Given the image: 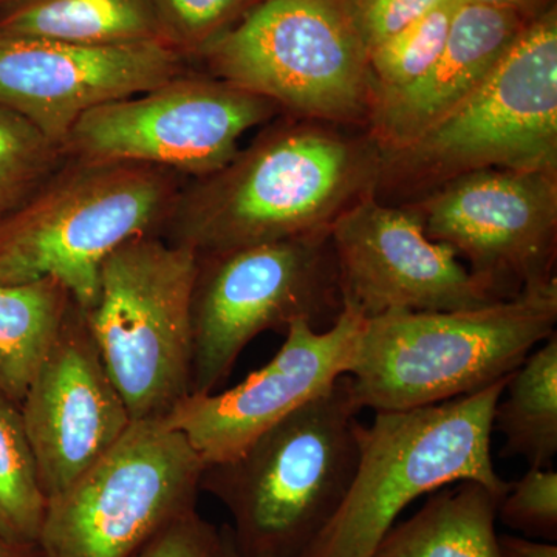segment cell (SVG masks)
I'll list each match as a JSON object with an SVG mask.
<instances>
[{
  "label": "cell",
  "mask_w": 557,
  "mask_h": 557,
  "mask_svg": "<svg viewBox=\"0 0 557 557\" xmlns=\"http://www.w3.org/2000/svg\"><path fill=\"white\" fill-rule=\"evenodd\" d=\"M20 410L47 500L97 465L134 423L78 304Z\"/></svg>",
  "instance_id": "obj_16"
},
{
  "label": "cell",
  "mask_w": 557,
  "mask_h": 557,
  "mask_svg": "<svg viewBox=\"0 0 557 557\" xmlns=\"http://www.w3.org/2000/svg\"><path fill=\"white\" fill-rule=\"evenodd\" d=\"M557 324V281L458 311L366 319L348 370L359 408L398 412L475 394L505 379Z\"/></svg>",
  "instance_id": "obj_3"
},
{
  "label": "cell",
  "mask_w": 557,
  "mask_h": 557,
  "mask_svg": "<svg viewBox=\"0 0 557 557\" xmlns=\"http://www.w3.org/2000/svg\"><path fill=\"white\" fill-rule=\"evenodd\" d=\"M443 0H355L369 51L398 35Z\"/></svg>",
  "instance_id": "obj_28"
},
{
  "label": "cell",
  "mask_w": 557,
  "mask_h": 557,
  "mask_svg": "<svg viewBox=\"0 0 557 557\" xmlns=\"http://www.w3.org/2000/svg\"><path fill=\"white\" fill-rule=\"evenodd\" d=\"M381 152L375 197L388 205L469 172H557V7L528 22L485 83L445 119Z\"/></svg>",
  "instance_id": "obj_4"
},
{
  "label": "cell",
  "mask_w": 557,
  "mask_h": 557,
  "mask_svg": "<svg viewBox=\"0 0 557 557\" xmlns=\"http://www.w3.org/2000/svg\"><path fill=\"white\" fill-rule=\"evenodd\" d=\"M164 39L186 60L239 24L260 0H152Z\"/></svg>",
  "instance_id": "obj_25"
},
{
  "label": "cell",
  "mask_w": 557,
  "mask_h": 557,
  "mask_svg": "<svg viewBox=\"0 0 557 557\" xmlns=\"http://www.w3.org/2000/svg\"><path fill=\"white\" fill-rule=\"evenodd\" d=\"M197 60L296 119L368 127L375 87L355 0H260Z\"/></svg>",
  "instance_id": "obj_7"
},
{
  "label": "cell",
  "mask_w": 557,
  "mask_h": 557,
  "mask_svg": "<svg viewBox=\"0 0 557 557\" xmlns=\"http://www.w3.org/2000/svg\"><path fill=\"white\" fill-rule=\"evenodd\" d=\"M497 519L533 541H557V472L553 468H530L509 485L500 500Z\"/></svg>",
  "instance_id": "obj_26"
},
{
  "label": "cell",
  "mask_w": 557,
  "mask_h": 557,
  "mask_svg": "<svg viewBox=\"0 0 557 557\" xmlns=\"http://www.w3.org/2000/svg\"><path fill=\"white\" fill-rule=\"evenodd\" d=\"M205 463L161 420L134 421L124 437L47 504L40 557H132L194 511Z\"/></svg>",
  "instance_id": "obj_10"
},
{
  "label": "cell",
  "mask_w": 557,
  "mask_h": 557,
  "mask_svg": "<svg viewBox=\"0 0 557 557\" xmlns=\"http://www.w3.org/2000/svg\"><path fill=\"white\" fill-rule=\"evenodd\" d=\"M218 545L219 528L194 509L161 530L132 557H215Z\"/></svg>",
  "instance_id": "obj_27"
},
{
  "label": "cell",
  "mask_w": 557,
  "mask_h": 557,
  "mask_svg": "<svg viewBox=\"0 0 557 557\" xmlns=\"http://www.w3.org/2000/svg\"><path fill=\"white\" fill-rule=\"evenodd\" d=\"M343 307L366 319L391 311L478 309L497 299L461 265L456 249L432 240L420 214L375 194L330 228Z\"/></svg>",
  "instance_id": "obj_13"
},
{
  "label": "cell",
  "mask_w": 557,
  "mask_h": 557,
  "mask_svg": "<svg viewBox=\"0 0 557 557\" xmlns=\"http://www.w3.org/2000/svg\"><path fill=\"white\" fill-rule=\"evenodd\" d=\"M343 311L330 230L199 255L193 300L190 395L218 392L263 332L298 319L317 330Z\"/></svg>",
  "instance_id": "obj_9"
},
{
  "label": "cell",
  "mask_w": 557,
  "mask_h": 557,
  "mask_svg": "<svg viewBox=\"0 0 557 557\" xmlns=\"http://www.w3.org/2000/svg\"><path fill=\"white\" fill-rule=\"evenodd\" d=\"M186 72L188 60L166 40L86 46L0 33V104L61 150L84 113Z\"/></svg>",
  "instance_id": "obj_15"
},
{
  "label": "cell",
  "mask_w": 557,
  "mask_h": 557,
  "mask_svg": "<svg viewBox=\"0 0 557 557\" xmlns=\"http://www.w3.org/2000/svg\"><path fill=\"white\" fill-rule=\"evenodd\" d=\"M0 557H40L38 545H22L0 537Z\"/></svg>",
  "instance_id": "obj_31"
},
{
  "label": "cell",
  "mask_w": 557,
  "mask_h": 557,
  "mask_svg": "<svg viewBox=\"0 0 557 557\" xmlns=\"http://www.w3.org/2000/svg\"><path fill=\"white\" fill-rule=\"evenodd\" d=\"M0 33L86 46L166 40L152 0H9Z\"/></svg>",
  "instance_id": "obj_19"
},
{
  "label": "cell",
  "mask_w": 557,
  "mask_h": 557,
  "mask_svg": "<svg viewBox=\"0 0 557 557\" xmlns=\"http://www.w3.org/2000/svg\"><path fill=\"white\" fill-rule=\"evenodd\" d=\"M500 557H557V545L553 542L502 534L498 536Z\"/></svg>",
  "instance_id": "obj_29"
},
{
  "label": "cell",
  "mask_w": 557,
  "mask_h": 557,
  "mask_svg": "<svg viewBox=\"0 0 557 557\" xmlns=\"http://www.w3.org/2000/svg\"><path fill=\"white\" fill-rule=\"evenodd\" d=\"M467 2L516 11V13L522 14L528 20H533V17L548 10L549 7L556 5V0H467Z\"/></svg>",
  "instance_id": "obj_30"
},
{
  "label": "cell",
  "mask_w": 557,
  "mask_h": 557,
  "mask_svg": "<svg viewBox=\"0 0 557 557\" xmlns=\"http://www.w3.org/2000/svg\"><path fill=\"white\" fill-rule=\"evenodd\" d=\"M350 376L263 432L240 456L205 467L200 491L228 509L244 557H299L338 511L359 460Z\"/></svg>",
  "instance_id": "obj_2"
},
{
  "label": "cell",
  "mask_w": 557,
  "mask_h": 557,
  "mask_svg": "<svg viewBox=\"0 0 557 557\" xmlns=\"http://www.w3.org/2000/svg\"><path fill=\"white\" fill-rule=\"evenodd\" d=\"M405 205L497 300L557 281V172H469Z\"/></svg>",
  "instance_id": "obj_12"
},
{
  "label": "cell",
  "mask_w": 557,
  "mask_h": 557,
  "mask_svg": "<svg viewBox=\"0 0 557 557\" xmlns=\"http://www.w3.org/2000/svg\"><path fill=\"white\" fill-rule=\"evenodd\" d=\"M281 112L267 98L189 70L84 113L62 152L67 160L150 164L196 180L222 170L245 132Z\"/></svg>",
  "instance_id": "obj_11"
},
{
  "label": "cell",
  "mask_w": 557,
  "mask_h": 557,
  "mask_svg": "<svg viewBox=\"0 0 557 557\" xmlns=\"http://www.w3.org/2000/svg\"><path fill=\"white\" fill-rule=\"evenodd\" d=\"M364 321L348 307L325 330L298 319L269 364L228 391L189 395L161 421L188 440L205 467L233 460L347 375Z\"/></svg>",
  "instance_id": "obj_14"
},
{
  "label": "cell",
  "mask_w": 557,
  "mask_h": 557,
  "mask_svg": "<svg viewBox=\"0 0 557 557\" xmlns=\"http://www.w3.org/2000/svg\"><path fill=\"white\" fill-rule=\"evenodd\" d=\"M460 2L443 0L405 30L369 51L375 100L406 89L426 75L448 42Z\"/></svg>",
  "instance_id": "obj_23"
},
{
  "label": "cell",
  "mask_w": 557,
  "mask_h": 557,
  "mask_svg": "<svg viewBox=\"0 0 557 557\" xmlns=\"http://www.w3.org/2000/svg\"><path fill=\"white\" fill-rule=\"evenodd\" d=\"M321 121L267 127L222 170L183 186L160 236L197 255L327 231L375 194L383 152L368 131Z\"/></svg>",
  "instance_id": "obj_1"
},
{
  "label": "cell",
  "mask_w": 557,
  "mask_h": 557,
  "mask_svg": "<svg viewBox=\"0 0 557 557\" xmlns=\"http://www.w3.org/2000/svg\"><path fill=\"white\" fill-rule=\"evenodd\" d=\"M182 189V175L163 168L65 159L0 219V284L53 277L90 310L104 259L134 237L161 234Z\"/></svg>",
  "instance_id": "obj_5"
},
{
  "label": "cell",
  "mask_w": 557,
  "mask_h": 557,
  "mask_svg": "<svg viewBox=\"0 0 557 557\" xmlns=\"http://www.w3.org/2000/svg\"><path fill=\"white\" fill-rule=\"evenodd\" d=\"M215 557H244L237 552L236 545H234L230 525L219 528V545Z\"/></svg>",
  "instance_id": "obj_32"
},
{
  "label": "cell",
  "mask_w": 557,
  "mask_h": 557,
  "mask_svg": "<svg viewBox=\"0 0 557 557\" xmlns=\"http://www.w3.org/2000/svg\"><path fill=\"white\" fill-rule=\"evenodd\" d=\"M493 431L504 435L500 456L530 468H552L557 456V333L509 376L494 409Z\"/></svg>",
  "instance_id": "obj_21"
},
{
  "label": "cell",
  "mask_w": 557,
  "mask_h": 557,
  "mask_svg": "<svg viewBox=\"0 0 557 557\" xmlns=\"http://www.w3.org/2000/svg\"><path fill=\"white\" fill-rule=\"evenodd\" d=\"M7 2H9V0H0V7H2L3 3H7Z\"/></svg>",
  "instance_id": "obj_33"
},
{
  "label": "cell",
  "mask_w": 557,
  "mask_h": 557,
  "mask_svg": "<svg viewBox=\"0 0 557 557\" xmlns=\"http://www.w3.org/2000/svg\"><path fill=\"white\" fill-rule=\"evenodd\" d=\"M199 255L160 234L110 252L84 311L132 420H163L190 395V300Z\"/></svg>",
  "instance_id": "obj_8"
},
{
  "label": "cell",
  "mask_w": 557,
  "mask_h": 557,
  "mask_svg": "<svg viewBox=\"0 0 557 557\" xmlns=\"http://www.w3.org/2000/svg\"><path fill=\"white\" fill-rule=\"evenodd\" d=\"M530 21L516 11L461 0L448 42L426 75L373 102L366 127L370 137L383 150L420 137L485 83Z\"/></svg>",
  "instance_id": "obj_17"
},
{
  "label": "cell",
  "mask_w": 557,
  "mask_h": 557,
  "mask_svg": "<svg viewBox=\"0 0 557 557\" xmlns=\"http://www.w3.org/2000/svg\"><path fill=\"white\" fill-rule=\"evenodd\" d=\"M64 161L38 127L0 104V219L30 199Z\"/></svg>",
  "instance_id": "obj_24"
},
{
  "label": "cell",
  "mask_w": 557,
  "mask_h": 557,
  "mask_svg": "<svg viewBox=\"0 0 557 557\" xmlns=\"http://www.w3.org/2000/svg\"><path fill=\"white\" fill-rule=\"evenodd\" d=\"M47 504L20 406L0 394V537L38 545Z\"/></svg>",
  "instance_id": "obj_22"
},
{
  "label": "cell",
  "mask_w": 557,
  "mask_h": 557,
  "mask_svg": "<svg viewBox=\"0 0 557 557\" xmlns=\"http://www.w3.org/2000/svg\"><path fill=\"white\" fill-rule=\"evenodd\" d=\"M502 498L475 480L434 491L412 518L387 531L372 557H500Z\"/></svg>",
  "instance_id": "obj_18"
},
{
  "label": "cell",
  "mask_w": 557,
  "mask_h": 557,
  "mask_svg": "<svg viewBox=\"0 0 557 557\" xmlns=\"http://www.w3.org/2000/svg\"><path fill=\"white\" fill-rule=\"evenodd\" d=\"M509 376L426 408L376 412L359 429V460L343 504L299 557H372L412 502L475 480L502 497L491 457L493 417Z\"/></svg>",
  "instance_id": "obj_6"
},
{
  "label": "cell",
  "mask_w": 557,
  "mask_h": 557,
  "mask_svg": "<svg viewBox=\"0 0 557 557\" xmlns=\"http://www.w3.org/2000/svg\"><path fill=\"white\" fill-rule=\"evenodd\" d=\"M75 302L60 281L0 284V394L21 405Z\"/></svg>",
  "instance_id": "obj_20"
}]
</instances>
